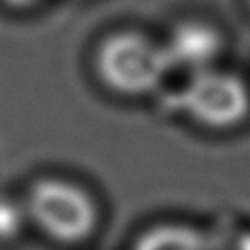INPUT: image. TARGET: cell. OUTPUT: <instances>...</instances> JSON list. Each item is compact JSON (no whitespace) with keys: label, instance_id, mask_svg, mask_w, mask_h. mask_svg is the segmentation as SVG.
<instances>
[{"label":"cell","instance_id":"5b68a950","mask_svg":"<svg viewBox=\"0 0 250 250\" xmlns=\"http://www.w3.org/2000/svg\"><path fill=\"white\" fill-rule=\"evenodd\" d=\"M129 250H225L219 236L186 221H160L143 229Z\"/></svg>","mask_w":250,"mask_h":250},{"label":"cell","instance_id":"ba28073f","mask_svg":"<svg viewBox=\"0 0 250 250\" xmlns=\"http://www.w3.org/2000/svg\"><path fill=\"white\" fill-rule=\"evenodd\" d=\"M10 2H20V4H23V2H25V4H27L29 0H10Z\"/></svg>","mask_w":250,"mask_h":250},{"label":"cell","instance_id":"6da1fadb","mask_svg":"<svg viewBox=\"0 0 250 250\" xmlns=\"http://www.w3.org/2000/svg\"><path fill=\"white\" fill-rule=\"evenodd\" d=\"M21 203L29 227L61 246H80L100 227V205L92 191L64 176L35 178Z\"/></svg>","mask_w":250,"mask_h":250},{"label":"cell","instance_id":"9c48e42d","mask_svg":"<svg viewBox=\"0 0 250 250\" xmlns=\"http://www.w3.org/2000/svg\"><path fill=\"white\" fill-rule=\"evenodd\" d=\"M246 2H248V6H250V0H246Z\"/></svg>","mask_w":250,"mask_h":250},{"label":"cell","instance_id":"8992f818","mask_svg":"<svg viewBox=\"0 0 250 250\" xmlns=\"http://www.w3.org/2000/svg\"><path fill=\"white\" fill-rule=\"evenodd\" d=\"M29 227L21 197L0 195V244L18 240Z\"/></svg>","mask_w":250,"mask_h":250},{"label":"cell","instance_id":"52a82bcc","mask_svg":"<svg viewBox=\"0 0 250 250\" xmlns=\"http://www.w3.org/2000/svg\"><path fill=\"white\" fill-rule=\"evenodd\" d=\"M225 250H250V229L236 232L230 238L229 246H225Z\"/></svg>","mask_w":250,"mask_h":250},{"label":"cell","instance_id":"277c9868","mask_svg":"<svg viewBox=\"0 0 250 250\" xmlns=\"http://www.w3.org/2000/svg\"><path fill=\"white\" fill-rule=\"evenodd\" d=\"M170 68H182L188 74L211 68L223 49V35L205 20H182L162 41Z\"/></svg>","mask_w":250,"mask_h":250},{"label":"cell","instance_id":"3957f363","mask_svg":"<svg viewBox=\"0 0 250 250\" xmlns=\"http://www.w3.org/2000/svg\"><path fill=\"white\" fill-rule=\"evenodd\" d=\"M180 107L203 129L230 131L250 115V88L238 74L211 66L189 74Z\"/></svg>","mask_w":250,"mask_h":250},{"label":"cell","instance_id":"7a4b0ae2","mask_svg":"<svg viewBox=\"0 0 250 250\" xmlns=\"http://www.w3.org/2000/svg\"><path fill=\"white\" fill-rule=\"evenodd\" d=\"M94 68L109 92L125 98L152 94L172 70L160 41L129 29L111 33L98 45Z\"/></svg>","mask_w":250,"mask_h":250}]
</instances>
